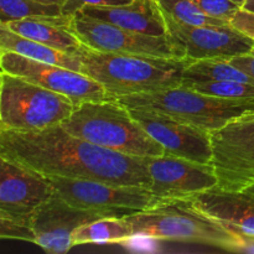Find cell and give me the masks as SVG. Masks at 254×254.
<instances>
[{
	"label": "cell",
	"mask_w": 254,
	"mask_h": 254,
	"mask_svg": "<svg viewBox=\"0 0 254 254\" xmlns=\"http://www.w3.org/2000/svg\"><path fill=\"white\" fill-rule=\"evenodd\" d=\"M0 156L47 178L150 186L145 158L102 148L68 133L61 124L37 130H0Z\"/></svg>",
	"instance_id": "1"
},
{
	"label": "cell",
	"mask_w": 254,
	"mask_h": 254,
	"mask_svg": "<svg viewBox=\"0 0 254 254\" xmlns=\"http://www.w3.org/2000/svg\"><path fill=\"white\" fill-rule=\"evenodd\" d=\"M81 72L96 79L112 99L181 86L186 61L93 50L82 44L74 52Z\"/></svg>",
	"instance_id": "2"
},
{
	"label": "cell",
	"mask_w": 254,
	"mask_h": 254,
	"mask_svg": "<svg viewBox=\"0 0 254 254\" xmlns=\"http://www.w3.org/2000/svg\"><path fill=\"white\" fill-rule=\"evenodd\" d=\"M134 237L205 243L242 252L245 237L203 213L190 198L160 200L151 207L126 216Z\"/></svg>",
	"instance_id": "3"
},
{
	"label": "cell",
	"mask_w": 254,
	"mask_h": 254,
	"mask_svg": "<svg viewBox=\"0 0 254 254\" xmlns=\"http://www.w3.org/2000/svg\"><path fill=\"white\" fill-rule=\"evenodd\" d=\"M92 144L131 156H161L165 149L151 138L118 99L84 102L61 124Z\"/></svg>",
	"instance_id": "4"
},
{
	"label": "cell",
	"mask_w": 254,
	"mask_h": 254,
	"mask_svg": "<svg viewBox=\"0 0 254 254\" xmlns=\"http://www.w3.org/2000/svg\"><path fill=\"white\" fill-rule=\"evenodd\" d=\"M127 108L160 112L179 122L207 133L254 112V98H220L200 93L185 86L171 87L118 98Z\"/></svg>",
	"instance_id": "5"
},
{
	"label": "cell",
	"mask_w": 254,
	"mask_h": 254,
	"mask_svg": "<svg viewBox=\"0 0 254 254\" xmlns=\"http://www.w3.org/2000/svg\"><path fill=\"white\" fill-rule=\"evenodd\" d=\"M74 108L64 94L1 71L0 130H37L60 126Z\"/></svg>",
	"instance_id": "6"
},
{
	"label": "cell",
	"mask_w": 254,
	"mask_h": 254,
	"mask_svg": "<svg viewBox=\"0 0 254 254\" xmlns=\"http://www.w3.org/2000/svg\"><path fill=\"white\" fill-rule=\"evenodd\" d=\"M217 188L238 191L254 185V112L211 133Z\"/></svg>",
	"instance_id": "7"
},
{
	"label": "cell",
	"mask_w": 254,
	"mask_h": 254,
	"mask_svg": "<svg viewBox=\"0 0 254 254\" xmlns=\"http://www.w3.org/2000/svg\"><path fill=\"white\" fill-rule=\"evenodd\" d=\"M68 29L82 44L98 51L185 61L180 50L168 35L153 36L129 31L82 12H77L71 17Z\"/></svg>",
	"instance_id": "8"
},
{
	"label": "cell",
	"mask_w": 254,
	"mask_h": 254,
	"mask_svg": "<svg viewBox=\"0 0 254 254\" xmlns=\"http://www.w3.org/2000/svg\"><path fill=\"white\" fill-rule=\"evenodd\" d=\"M55 190V196L69 205L84 210L112 211L122 216L143 211L160 200L145 186L116 185L103 181L49 178Z\"/></svg>",
	"instance_id": "9"
},
{
	"label": "cell",
	"mask_w": 254,
	"mask_h": 254,
	"mask_svg": "<svg viewBox=\"0 0 254 254\" xmlns=\"http://www.w3.org/2000/svg\"><path fill=\"white\" fill-rule=\"evenodd\" d=\"M2 72L15 74L47 89L64 94L74 106L84 102L112 99L101 83L92 77L56 64L40 62L11 51H0Z\"/></svg>",
	"instance_id": "10"
},
{
	"label": "cell",
	"mask_w": 254,
	"mask_h": 254,
	"mask_svg": "<svg viewBox=\"0 0 254 254\" xmlns=\"http://www.w3.org/2000/svg\"><path fill=\"white\" fill-rule=\"evenodd\" d=\"M54 195L47 176L0 156V220L30 226L32 215Z\"/></svg>",
	"instance_id": "11"
},
{
	"label": "cell",
	"mask_w": 254,
	"mask_h": 254,
	"mask_svg": "<svg viewBox=\"0 0 254 254\" xmlns=\"http://www.w3.org/2000/svg\"><path fill=\"white\" fill-rule=\"evenodd\" d=\"M164 16L168 36L188 62L208 59L231 60L253 50V40L232 26H192L173 19L165 12Z\"/></svg>",
	"instance_id": "12"
},
{
	"label": "cell",
	"mask_w": 254,
	"mask_h": 254,
	"mask_svg": "<svg viewBox=\"0 0 254 254\" xmlns=\"http://www.w3.org/2000/svg\"><path fill=\"white\" fill-rule=\"evenodd\" d=\"M150 175L149 190L158 200L190 198L218 185L212 164H200L164 154L146 156Z\"/></svg>",
	"instance_id": "13"
},
{
	"label": "cell",
	"mask_w": 254,
	"mask_h": 254,
	"mask_svg": "<svg viewBox=\"0 0 254 254\" xmlns=\"http://www.w3.org/2000/svg\"><path fill=\"white\" fill-rule=\"evenodd\" d=\"M106 216H122L112 211L84 210L74 207L54 195L32 215L30 226L34 233V243L45 252L67 253L72 247V235L82 225Z\"/></svg>",
	"instance_id": "14"
},
{
	"label": "cell",
	"mask_w": 254,
	"mask_h": 254,
	"mask_svg": "<svg viewBox=\"0 0 254 254\" xmlns=\"http://www.w3.org/2000/svg\"><path fill=\"white\" fill-rule=\"evenodd\" d=\"M128 109L144 130L165 149V154L195 163L212 164L211 133L176 121L160 112Z\"/></svg>",
	"instance_id": "15"
},
{
	"label": "cell",
	"mask_w": 254,
	"mask_h": 254,
	"mask_svg": "<svg viewBox=\"0 0 254 254\" xmlns=\"http://www.w3.org/2000/svg\"><path fill=\"white\" fill-rule=\"evenodd\" d=\"M190 200L230 230L254 238V185L238 191L221 190L216 186Z\"/></svg>",
	"instance_id": "16"
},
{
	"label": "cell",
	"mask_w": 254,
	"mask_h": 254,
	"mask_svg": "<svg viewBox=\"0 0 254 254\" xmlns=\"http://www.w3.org/2000/svg\"><path fill=\"white\" fill-rule=\"evenodd\" d=\"M78 12L129 31L153 36L168 35L165 16L156 0H131L118 6H86Z\"/></svg>",
	"instance_id": "17"
},
{
	"label": "cell",
	"mask_w": 254,
	"mask_h": 254,
	"mask_svg": "<svg viewBox=\"0 0 254 254\" xmlns=\"http://www.w3.org/2000/svg\"><path fill=\"white\" fill-rule=\"evenodd\" d=\"M71 17L61 15L41 19L15 20L4 25H6L11 31L27 39L35 40L67 54H74L82 42L68 29Z\"/></svg>",
	"instance_id": "18"
},
{
	"label": "cell",
	"mask_w": 254,
	"mask_h": 254,
	"mask_svg": "<svg viewBox=\"0 0 254 254\" xmlns=\"http://www.w3.org/2000/svg\"><path fill=\"white\" fill-rule=\"evenodd\" d=\"M0 51H11L36 61L81 72V61L74 54H67L61 50L21 36L11 31L4 24H0Z\"/></svg>",
	"instance_id": "19"
},
{
	"label": "cell",
	"mask_w": 254,
	"mask_h": 254,
	"mask_svg": "<svg viewBox=\"0 0 254 254\" xmlns=\"http://www.w3.org/2000/svg\"><path fill=\"white\" fill-rule=\"evenodd\" d=\"M134 238L133 227L126 216H106L82 225L72 235L73 246L123 243Z\"/></svg>",
	"instance_id": "20"
},
{
	"label": "cell",
	"mask_w": 254,
	"mask_h": 254,
	"mask_svg": "<svg viewBox=\"0 0 254 254\" xmlns=\"http://www.w3.org/2000/svg\"><path fill=\"white\" fill-rule=\"evenodd\" d=\"M186 81H235L254 84V78L227 59H208L188 62L183 71ZM183 82V83H184Z\"/></svg>",
	"instance_id": "21"
},
{
	"label": "cell",
	"mask_w": 254,
	"mask_h": 254,
	"mask_svg": "<svg viewBox=\"0 0 254 254\" xmlns=\"http://www.w3.org/2000/svg\"><path fill=\"white\" fill-rule=\"evenodd\" d=\"M62 6L37 0H0V24L25 19L61 16Z\"/></svg>",
	"instance_id": "22"
},
{
	"label": "cell",
	"mask_w": 254,
	"mask_h": 254,
	"mask_svg": "<svg viewBox=\"0 0 254 254\" xmlns=\"http://www.w3.org/2000/svg\"><path fill=\"white\" fill-rule=\"evenodd\" d=\"M156 1L165 14L170 15L173 19L183 24L192 25V26H231L230 22L206 14L192 0H156Z\"/></svg>",
	"instance_id": "23"
},
{
	"label": "cell",
	"mask_w": 254,
	"mask_h": 254,
	"mask_svg": "<svg viewBox=\"0 0 254 254\" xmlns=\"http://www.w3.org/2000/svg\"><path fill=\"white\" fill-rule=\"evenodd\" d=\"M183 86L220 98H254V84L235 81H186Z\"/></svg>",
	"instance_id": "24"
},
{
	"label": "cell",
	"mask_w": 254,
	"mask_h": 254,
	"mask_svg": "<svg viewBox=\"0 0 254 254\" xmlns=\"http://www.w3.org/2000/svg\"><path fill=\"white\" fill-rule=\"evenodd\" d=\"M202 11L216 19L230 22L236 12L242 9L243 0H192Z\"/></svg>",
	"instance_id": "25"
},
{
	"label": "cell",
	"mask_w": 254,
	"mask_h": 254,
	"mask_svg": "<svg viewBox=\"0 0 254 254\" xmlns=\"http://www.w3.org/2000/svg\"><path fill=\"white\" fill-rule=\"evenodd\" d=\"M130 1L131 0H66L62 5V14L73 16L86 6H118Z\"/></svg>",
	"instance_id": "26"
},
{
	"label": "cell",
	"mask_w": 254,
	"mask_h": 254,
	"mask_svg": "<svg viewBox=\"0 0 254 254\" xmlns=\"http://www.w3.org/2000/svg\"><path fill=\"white\" fill-rule=\"evenodd\" d=\"M0 225H1V231H0L1 238H15V240L29 241V242L35 241L34 233L30 226L10 222L6 220H0Z\"/></svg>",
	"instance_id": "27"
},
{
	"label": "cell",
	"mask_w": 254,
	"mask_h": 254,
	"mask_svg": "<svg viewBox=\"0 0 254 254\" xmlns=\"http://www.w3.org/2000/svg\"><path fill=\"white\" fill-rule=\"evenodd\" d=\"M231 26L254 40V12L240 9L230 21Z\"/></svg>",
	"instance_id": "28"
},
{
	"label": "cell",
	"mask_w": 254,
	"mask_h": 254,
	"mask_svg": "<svg viewBox=\"0 0 254 254\" xmlns=\"http://www.w3.org/2000/svg\"><path fill=\"white\" fill-rule=\"evenodd\" d=\"M230 61L236 67H238V68L242 69L243 72H246V73L250 74L251 77L254 78V50L248 52V54L238 55V56L232 57Z\"/></svg>",
	"instance_id": "29"
},
{
	"label": "cell",
	"mask_w": 254,
	"mask_h": 254,
	"mask_svg": "<svg viewBox=\"0 0 254 254\" xmlns=\"http://www.w3.org/2000/svg\"><path fill=\"white\" fill-rule=\"evenodd\" d=\"M242 9L254 12V0H245L242 5Z\"/></svg>",
	"instance_id": "30"
},
{
	"label": "cell",
	"mask_w": 254,
	"mask_h": 254,
	"mask_svg": "<svg viewBox=\"0 0 254 254\" xmlns=\"http://www.w3.org/2000/svg\"><path fill=\"white\" fill-rule=\"evenodd\" d=\"M37 1L45 2V4H55V5H60V6H62V5L66 2V0H37Z\"/></svg>",
	"instance_id": "31"
},
{
	"label": "cell",
	"mask_w": 254,
	"mask_h": 254,
	"mask_svg": "<svg viewBox=\"0 0 254 254\" xmlns=\"http://www.w3.org/2000/svg\"><path fill=\"white\" fill-rule=\"evenodd\" d=\"M253 50H254V40H253Z\"/></svg>",
	"instance_id": "32"
},
{
	"label": "cell",
	"mask_w": 254,
	"mask_h": 254,
	"mask_svg": "<svg viewBox=\"0 0 254 254\" xmlns=\"http://www.w3.org/2000/svg\"><path fill=\"white\" fill-rule=\"evenodd\" d=\"M243 1H245V0H243Z\"/></svg>",
	"instance_id": "33"
}]
</instances>
